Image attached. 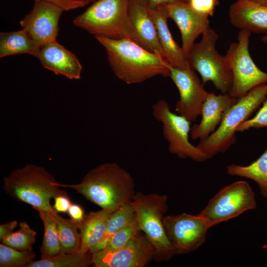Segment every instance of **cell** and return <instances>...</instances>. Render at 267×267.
<instances>
[{"instance_id":"obj_1","label":"cell","mask_w":267,"mask_h":267,"mask_svg":"<svg viewBox=\"0 0 267 267\" xmlns=\"http://www.w3.org/2000/svg\"><path fill=\"white\" fill-rule=\"evenodd\" d=\"M95 38L104 48L115 75L126 84L140 83L156 76L169 77L170 63L131 39Z\"/></svg>"},{"instance_id":"obj_2","label":"cell","mask_w":267,"mask_h":267,"mask_svg":"<svg viewBox=\"0 0 267 267\" xmlns=\"http://www.w3.org/2000/svg\"><path fill=\"white\" fill-rule=\"evenodd\" d=\"M70 188L102 209L113 212L131 202L135 194L134 178L115 162L105 163L90 170L80 183L63 184Z\"/></svg>"},{"instance_id":"obj_3","label":"cell","mask_w":267,"mask_h":267,"mask_svg":"<svg viewBox=\"0 0 267 267\" xmlns=\"http://www.w3.org/2000/svg\"><path fill=\"white\" fill-rule=\"evenodd\" d=\"M3 189L9 196L27 203L36 210L51 213L54 209L51 199L59 195H68L60 188L54 177L44 168L28 164L13 170L3 178Z\"/></svg>"},{"instance_id":"obj_4","label":"cell","mask_w":267,"mask_h":267,"mask_svg":"<svg viewBox=\"0 0 267 267\" xmlns=\"http://www.w3.org/2000/svg\"><path fill=\"white\" fill-rule=\"evenodd\" d=\"M129 6V0H97L75 17L73 23L95 37L131 39Z\"/></svg>"},{"instance_id":"obj_5","label":"cell","mask_w":267,"mask_h":267,"mask_svg":"<svg viewBox=\"0 0 267 267\" xmlns=\"http://www.w3.org/2000/svg\"><path fill=\"white\" fill-rule=\"evenodd\" d=\"M167 201L165 194L138 192L131 201L139 227L155 249L156 262L168 261L176 255L163 222Z\"/></svg>"},{"instance_id":"obj_6","label":"cell","mask_w":267,"mask_h":267,"mask_svg":"<svg viewBox=\"0 0 267 267\" xmlns=\"http://www.w3.org/2000/svg\"><path fill=\"white\" fill-rule=\"evenodd\" d=\"M267 96V84L258 86L238 98L225 113L216 130L197 146L211 157L226 151L236 141L238 126L249 119Z\"/></svg>"},{"instance_id":"obj_7","label":"cell","mask_w":267,"mask_h":267,"mask_svg":"<svg viewBox=\"0 0 267 267\" xmlns=\"http://www.w3.org/2000/svg\"><path fill=\"white\" fill-rule=\"evenodd\" d=\"M218 35L212 28L203 33L201 40L195 43L187 57L190 67L197 71L203 84L211 81L216 89L228 94L232 84V74L224 56L216 49Z\"/></svg>"},{"instance_id":"obj_8","label":"cell","mask_w":267,"mask_h":267,"mask_svg":"<svg viewBox=\"0 0 267 267\" xmlns=\"http://www.w3.org/2000/svg\"><path fill=\"white\" fill-rule=\"evenodd\" d=\"M251 32L242 29L237 42L232 43L224 56L232 74V84L229 94L238 99L254 88L267 83V73L260 69L249 50Z\"/></svg>"},{"instance_id":"obj_9","label":"cell","mask_w":267,"mask_h":267,"mask_svg":"<svg viewBox=\"0 0 267 267\" xmlns=\"http://www.w3.org/2000/svg\"><path fill=\"white\" fill-rule=\"evenodd\" d=\"M152 115L162 125L163 134L168 143V151L171 154L180 159L190 158L198 162L212 158L190 142L191 122L173 112L166 100H159L153 105Z\"/></svg>"},{"instance_id":"obj_10","label":"cell","mask_w":267,"mask_h":267,"mask_svg":"<svg viewBox=\"0 0 267 267\" xmlns=\"http://www.w3.org/2000/svg\"><path fill=\"white\" fill-rule=\"evenodd\" d=\"M256 208L253 190L247 181L239 180L220 189L199 215L211 227Z\"/></svg>"},{"instance_id":"obj_11","label":"cell","mask_w":267,"mask_h":267,"mask_svg":"<svg viewBox=\"0 0 267 267\" xmlns=\"http://www.w3.org/2000/svg\"><path fill=\"white\" fill-rule=\"evenodd\" d=\"M164 224L168 238L176 254L190 253L202 246L211 227L199 214L183 213L164 216Z\"/></svg>"},{"instance_id":"obj_12","label":"cell","mask_w":267,"mask_h":267,"mask_svg":"<svg viewBox=\"0 0 267 267\" xmlns=\"http://www.w3.org/2000/svg\"><path fill=\"white\" fill-rule=\"evenodd\" d=\"M155 251L140 232L124 247L115 250L103 249L92 253L94 267H144L154 260Z\"/></svg>"},{"instance_id":"obj_13","label":"cell","mask_w":267,"mask_h":267,"mask_svg":"<svg viewBox=\"0 0 267 267\" xmlns=\"http://www.w3.org/2000/svg\"><path fill=\"white\" fill-rule=\"evenodd\" d=\"M169 69V77L179 94V99L175 105L176 112L191 122L195 121L201 114L203 104L209 92L190 67L178 68L170 64Z\"/></svg>"},{"instance_id":"obj_14","label":"cell","mask_w":267,"mask_h":267,"mask_svg":"<svg viewBox=\"0 0 267 267\" xmlns=\"http://www.w3.org/2000/svg\"><path fill=\"white\" fill-rule=\"evenodd\" d=\"M60 7L43 1H35L31 11L20 21L23 29L41 45L57 41L59 21L62 12Z\"/></svg>"},{"instance_id":"obj_15","label":"cell","mask_w":267,"mask_h":267,"mask_svg":"<svg viewBox=\"0 0 267 267\" xmlns=\"http://www.w3.org/2000/svg\"><path fill=\"white\" fill-rule=\"evenodd\" d=\"M129 17L132 32L131 40L168 61L147 5L141 0H129Z\"/></svg>"},{"instance_id":"obj_16","label":"cell","mask_w":267,"mask_h":267,"mask_svg":"<svg viewBox=\"0 0 267 267\" xmlns=\"http://www.w3.org/2000/svg\"><path fill=\"white\" fill-rule=\"evenodd\" d=\"M166 5L169 17L174 21L180 32L181 48L186 59L195 40L210 27L209 16L197 11L189 3Z\"/></svg>"},{"instance_id":"obj_17","label":"cell","mask_w":267,"mask_h":267,"mask_svg":"<svg viewBox=\"0 0 267 267\" xmlns=\"http://www.w3.org/2000/svg\"><path fill=\"white\" fill-rule=\"evenodd\" d=\"M38 59L45 69L70 80L81 78L82 66L77 56L57 41L41 45Z\"/></svg>"},{"instance_id":"obj_18","label":"cell","mask_w":267,"mask_h":267,"mask_svg":"<svg viewBox=\"0 0 267 267\" xmlns=\"http://www.w3.org/2000/svg\"><path fill=\"white\" fill-rule=\"evenodd\" d=\"M237 99L229 94L209 93L202 105L201 121L191 128V139L201 140L210 135L219 127L226 112Z\"/></svg>"},{"instance_id":"obj_19","label":"cell","mask_w":267,"mask_h":267,"mask_svg":"<svg viewBox=\"0 0 267 267\" xmlns=\"http://www.w3.org/2000/svg\"><path fill=\"white\" fill-rule=\"evenodd\" d=\"M231 23L235 27L255 33H266L262 37L267 43V7L248 0H237L229 8Z\"/></svg>"},{"instance_id":"obj_20","label":"cell","mask_w":267,"mask_h":267,"mask_svg":"<svg viewBox=\"0 0 267 267\" xmlns=\"http://www.w3.org/2000/svg\"><path fill=\"white\" fill-rule=\"evenodd\" d=\"M155 23L158 39L170 64L176 68H186L190 66L180 47L174 40L167 24L169 18L166 5L149 8Z\"/></svg>"},{"instance_id":"obj_21","label":"cell","mask_w":267,"mask_h":267,"mask_svg":"<svg viewBox=\"0 0 267 267\" xmlns=\"http://www.w3.org/2000/svg\"><path fill=\"white\" fill-rule=\"evenodd\" d=\"M113 212L102 209L85 215L83 221L78 223L81 236V251L90 252L101 240Z\"/></svg>"},{"instance_id":"obj_22","label":"cell","mask_w":267,"mask_h":267,"mask_svg":"<svg viewBox=\"0 0 267 267\" xmlns=\"http://www.w3.org/2000/svg\"><path fill=\"white\" fill-rule=\"evenodd\" d=\"M41 46L23 29L0 33V58L28 54L38 58Z\"/></svg>"},{"instance_id":"obj_23","label":"cell","mask_w":267,"mask_h":267,"mask_svg":"<svg viewBox=\"0 0 267 267\" xmlns=\"http://www.w3.org/2000/svg\"><path fill=\"white\" fill-rule=\"evenodd\" d=\"M227 173L232 176L249 178L255 181L260 188V193L267 197V148L256 161L247 166L232 164L226 167Z\"/></svg>"},{"instance_id":"obj_24","label":"cell","mask_w":267,"mask_h":267,"mask_svg":"<svg viewBox=\"0 0 267 267\" xmlns=\"http://www.w3.org/2000/svg\"><path fill=\"white\" fill-rule=\"evenodd\" d=\"M56 221L61 253L71 254L81 250V236L78 223L63 218L54 210L52 213Z\"/></svg>"},{"instance_id":"obj_25","label":"cell","mask_w":267,"mask_h":267,"mask_svg":"<svg viewBox=\"0 0 267 267\" xmlns=\"http://www.w3.org/2000/svg\"><path fill=\"white\" fill-rule=\"evenodd\" d=\"M44 226V234L40 247L41 259L51 258L61 253L57 224L52 213L37 210Z\"/></svg>"},{"instance_id":"obj_26","label":"cell","mask_w":267,"mask_h":267,"mask_svg":"<svg viewBox=\"0 0 267 267\" xmlns=\"http://www.w3.org/2000/svg\"><path fill=\"white\" fill-rule=\"evenodd\" d=\"M93 265L90 252L60 253L51 258L34 261L27 267H87Z\"/></svg>"},{"instance_id":"obj_27","label":"cell","mask_w":267,"mask_h":267,"mask_svg":"<svg viewBox=\"0 0 267 267\" xmlns=\"http://www.w3.org/2000/svg\"><path fill=\"white\" fill-rule=\"evenodd\" d=\"M135 217L132 202L127 203L111 214L105 232L99 242L90 250L92 254L105 248L111 237L118 230L129 223Z\"/></svg>"},{"instance_id":"obj_28","label":"cell","mask_w":267,"mask_h":267,"mask_svg":"<svg viewBox=\"0 0 267 267\" xmlns=\"http://www.w3.org/2000/svg\"><path fill=\"white\" fill-rule=\"evenodd\" d=\"M19 229L0 240L1 243L20 251L32 250L37 232L25 221L19 223Z\"/></svg>"},{"instance_id":"obj_29","label":"cell","mask_w":267,"mask_h":267,"mask_svg":"<svg viewBox=\"0 0 267 267\" xmlns=\"http://www.w3.org/2000/svg\"><path fill=\"white\" fill-rule=\"evenodd\" d=\"M36 256L33 250L20 251L0 244V267H27Z\"/></svg>"},{"instance_id":"obj_30","label":"cell","mask_w":267,"mask_h":267,"mask_svg":"<svg viewBox=\"0 0 267 267\" xmlns=\"http://www.w3.org/2000/svg\"><path fill=\"white\" fill-rule=\"evenodd\" d=\"M141 232L135 215L133 220L111 237L103 249L110 250L119 249L126 245L130 240Z\"/></svg>"},{"instance_id":"obj_31","label":"cell","mask_w":267,"mask_h":267,"mask_svg":"<svg viewBox=\"0 0 267 267\" xmlns=\"http://www.w3.org/2000/svg\"><path fill=\"white\" fill-rule=\"evenodd\" d=\"M267 127V96L263 102L262 107L251 119H248L241 124L237 132H243L250 129H259Z\"/></svg>"},{"instance_id":"obj_32","label":"cell","mask_w":267,"mask_h":267,"mask_svg":"<svg viewBox=\"0 0 267 267\" xmlns=\"http://www.w3.org/2000/svg\"><path fill=\"white\" fill-rule=\"evenodd\" d=\"M189 4L197 11L209 16L214 14L218 0H189Z\"/></svg>"},{"instance_id":"obj_33","label":"cell","mask_w":267,"mask_h":267,"mask_svg":"<svg viewBox=\"0 0 267 267\" xmlns=\"http://www.w3.org/2000/svg\"><path fill=\"white\" fill-rule=\"evenodd\" d=\"M49 2L61 8L64 11L75 9L86 5L83 0H34Z\"/></svg>"},{"instance_id":"obj_34","label":"cell","mask_w":267,"mask_h":267,"mask_svg":"<svg viewBox=\"0 0 267 267\" xmlns=\"http://www.w3.org/2000/svg\"><path fill=\"white\" fill-rule=\"evenodd\" d=\"M52 206L54 210L57 213H67L72 203L68 195H59L54 199Z\"/></svg>"},{"instance_id":"obj_35","label":"cell","mask_w":267,"mask_h":267,"mask_svg":"<svg viewBox=\"0 0 267 267\" xmlns=\"http://www.w3.org/2000/svg\"><path fill=\"white\" fill-rule=\"evenodd\" d=\"M67 213L71 219L78 223L83 221L85 216L82 207L77 204L72 203Z\"/></svg>"},{"instance_id":"obj_36","label":"cell","mask_w":267,"mask_h":267,"mask_svg":"<svg viewBox=\"0 0 267 267\" xmlns=\"http://www.w3.org/2000/svg\"><path fill=\"white\" fill-rule=\"evenodd\" d=\"M149 8L161 5H170L178 2L189 3V0H141Z\"/></svg>"},{"instance_id":"obj_37","label":"cell","mask_w":267,"mask_h":267,"mask_svg":"<svg viewBox=\"0 0 267 267\" xmlns=\"http://www.w3.org/2000/svg\"><path fill=\"white\" fill-rule=\"evenodd\" d=\"M18 222L17 221H12L0 225V239L9 234L17 227Z\"/></svg>"},{"instance_id":"obj_38","label":"cell","mask_w":267,"mask_h":267,"mask_svg":"<svg viewBox=\"0 0 267 267\" xmlns=\"http://www.w3.org/2000/svg\"><path fill=\"white\" fill-rule=\"evenodd\" d=\"M257 5L267 7V0H248Z\"/></svg>"},{"instance_id":"obj_39","label":"cell","mask_w":267,"mask_h":267,"mask_svg":"<svg viewBox=\"0 0 267 267\" xmlns=\"http://www.w3.org/2000/svg\"><path fill=\"white\" fill-rule=\"evenodd\" d=\"M83 0L86 3V4H88L91 2H94L96 1V0Z\"/></svg>"}]
</instances>
